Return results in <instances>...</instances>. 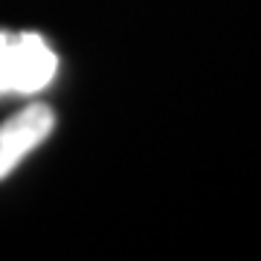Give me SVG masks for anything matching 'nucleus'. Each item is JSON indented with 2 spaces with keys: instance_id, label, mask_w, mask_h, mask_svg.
Returning a JSON list of instances; mask_svg holds the SVG:
<instances>
[{
  "instance_id": "f257e3e1",
  "label": "nucleus",
  "mask_w": 261,
  "mask_h": 261,
  "mask_svg": "<svg viewBox=\"0 0 261 261\" xmlns=\"http://www.w3.org/2000/svg\"><path fill=\"white\" fill-rule=\"evenodd\" d=\"M58 58L41 35L0 32V96L35 93L53 82Z\"/></svg>"
},
{
  "instance_id": "f03ea898",
  "label": "nucleus",
  "mask_w": 261,
  "mask_h": 261,
  "mask_svg": "<svg viewBox=\"0 0 261 261\" xmlns=\"http://www.w3.org/2000/svg\"><path fill=\"white\" fill-rule=\"evenodd\" d=\"M56 128V116L44 105H32L0 125V180L12 174L18 163L35 151Z\"/></svg>"
}]
</instances>
